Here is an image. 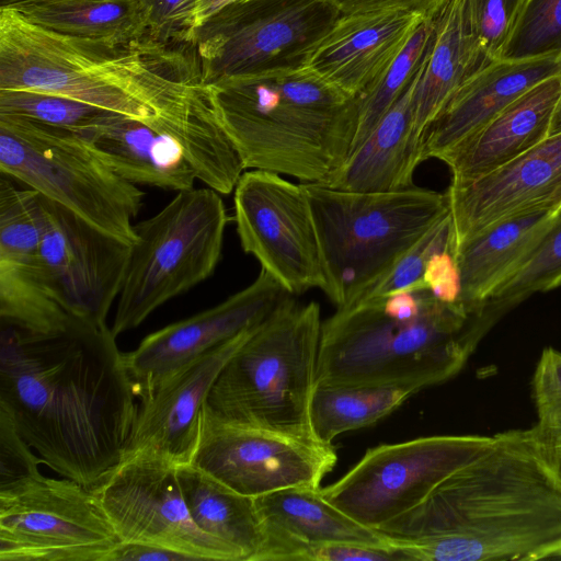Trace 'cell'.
I'll return each instance as SVG.
<instances>
[{
	"label": "cell",
	"instance_id": "6da1fadb",
	"mask_svg": "<svg viewBox=\"0 0 561 561\" xmlns=\"http://www.w3.org/2000/svg\"><path fill=\"white\" fill-rule=\"evenodd\" d=\"M0 89L55 93L139 121L173 138L219 194H230L244 171L214 115L193 44L148 33L127 42L68 36L3 8Z\"/></svg>",
	"mask_w": 561,
	"mask_h": 561
},
{
	"label": "cell",
	"instance_id": "7a4b0ae2",
	"mask_svg": "<svg viewBox=\"0 0 561 561\" xmlns=\"http://www.w3.org/2000/svg\"><path fill=\"white\" fill-rule=\"evenodd\" d=\"M116 336L76 319L34 334L1 324L0 404L44 463L88 488L123 458L138 413Z\"/></svg>",
	"mask_w": 561,
	"mask_h": 561
},
{
	"label": "cell",
	"instance_id": "3957f363",
	"mask_svg": "<svg viewBox=\"0 0 561 561\" xmlns=\"http://www.w3.org/2000/svg\"><path fill=\"white\" fill-rule=\"evenodd\" d=\"M376 530L408 560H560L561 482L534 426L501 432L421 504Z\"/></svg>",
	"mask_w": 561,
	"mask_h": 561
},
{
	"label": "cell",
	"instance_id": "277c9868",
	"mask_svg": "<svg viewBox=\"0 0 561 561\" xmlns=\"http://www.w3.org/2000/svg\"><path fill=\"white\" fill-rule=\"evenodd\" d=\"M206 90L244 170L327 185L351 154L359 99L302 62L232 77Z\"/></svg>",
	"mask_w": 561,
	"mask_h": 561
},
{
	"label": "cell",
	"instance_id": "5b68a950",
	"mask_svg": "<svg viewBox=\"0 0 561 561\" xmlns=\"http://www.w3.org/2000/svg\"><path fill=\"white\" fill-rule=\"evenodd\" d=\"M490 329L483 314L427 289L360 301L322 322L316 385L421 390L457 375Z\"/></svg>",
	"mask_w": 561,
	"mask_h": 561
},
{
	"label": "cell",
	"instance_id": "8992f818",
	"mask_svg": "<svg viewBox=\"0 0 561 561\" xmlns=\"http://www.w3.org/2000/svg\"><path fill=\"white\" fill-rule=\"evenodd\" d=\"M293 296L252 329L220 371L206 403L225 421L320 444L310 422L320 307Z\"/></svg>",
	"mask_w": 561,
	"mask_h": 561
},
{
	"label": "cell",
	"instance_id": "52a82bcc",
	"mask_svg": "<svg viewBox=\"0 0 561 561\" xmlns=\"http://www.w3.org/2000/svg\"><path fill=\"white\" fill-rule=\"evenodd\" d=\"M312 215L325 276L337 309L357 302L398 257L449 211L446 193L416 187L351 192L300 184Z\"/></svg>",
	"mask_w": 561,
	"mask_h": 561
},
{
	"label": "cell",
	"instance_id": "ba28073f",
	"mask_svg": "<svg viewBox=\"0 0 561 561\" xmlns=\"http://www.w3.org/2000/svg\"><path fill=\"white\" fill-rule=\"evenodd\" d=\"M0 171L133 245L145 193L121 178L87 138L0 113Z\"/></svg>",
	"mask_w": 561,
	"mask_h": 561
},
{
	"label": "cell",
	"instance_id": "9c48e42d",
	"mask_svg": "<svg viewBox=\"0 0 561 561\" xmlns=\"http://www.w3.org/2000/svg\"><path fill=\"white\" fill-rule=\"evenodd\" d=\"M229 221L219 193L192 188L136 224L113 334L137 328L157 308L208 278L221 257Z\"/></svg>",
	"mask_w": 561,
	"mask_h": 561
},
{
	"label": "cell",
	"instance_id": "30bf717a",
	"mask_svg": "<svg viewBox=\"0 0 561 561\" xmlns=\"http://www.w3.org/2000/svg\"><path fill=\"white\" fill-rule=\"evenodd\" d=\"M341 12L327 0H241L193 32L202 83L301 64Z\"/></svg>",
	"mask_w": 561,
	"mask_h": 561
},
{
	"label": "cell",
	"instance_id": "8fae6325",
	"mask_svg": "<svg viewBox=\"0 0 561 561\" xmlns=\"http://www.w3.org/2000/svg\"><path fill=\"white\" fill-rule=\"evenodd\" d=\"M121 542L90 488L42 473L0 493V561H105Z\"/></svg>",
	"mask_w": 561,
	"mask_h": 561
},
{
	"label": "cell",
	"instance_id": "7c38bea8",
	"mask_svg": "<svg viewBox=\"0 0 561 561\" xmlns=\"http://www.w3.org/2000/svg\"><path fill=\"white\" fill-rule=\"evenodd\" d=\"M491 436L438 435L370 448L321 496L358 523L377 529L421 504Z\"/></svg>",
	"mask_w": 561,
	"mask_h": 561
},
{
	"label": "cell",
	"instance_id": "4fadbf2b",
	"mask_svg": "<svg viewBox=\"0 0 561 561\" xmlns=\"http://www.w3.org/2000/svg\"><path fill=\"white\" fill-rule=\"evenodd\" d=\"M90 489L121 541L163 547L192 560L241 561L234 549L194 523L171 462L124 457Z\"/></svg>",
	"mask_w": 561,
	"mask_h": 561
},
{
	"label": "cell",
	"instance_id": "5bb4252c",
	"mask_svg": "<svg viewBox=\"0 0 561 561\" xmlns=\"http://www.w3.org/2000/svg\"><path fill=\"white\" fill-rule=\"evenodd\" d=\"M234 221L243 251L288 293L325 288L320 247L306 194L279 174H241L233 195Z\"/></svg>",
	"mask_w": 561,
	"mask_h": 561
},
{
	"label": "cell",
	"instance_id": "9a60e30c",
	"mask_svg": "<svg viewBox=\"0 0 561 561\" xmlns=\"http://www.w3.org/2000/svg\"><path fill=\"white\" fill-rule=\"evenodd\" d=\"M336 460L332 445L231 423L205 403L191 463L237 493L257 497L288 488L320 489Z\"/></svg>",
	"mask_w": 561,
	"mask_h": 561
},
{
	"label": "cell",
	"instance_id": "2e32d148",
	"mask_svg": "<svg viewBox=\"0 0 561 561\" xmlns=\"http://www.w3.org/2000/svg\"><path fill=\"white\" fill-rule=\"evenodd\" d=\"M42 279L73 318L105 325L118 297L131 245L39 194Z\"/></svg>",
	"mask_w": 561,
	"mask_h": 561
},
{
	"label": "cell",
	"instance_id": "e0dca14e",
	"mask_svg": "<svg viewBox=\"0 0 561 561\" xmlns=\"http://www.w3.org/2000/svg\"><path fill=\"white\" fill-rule=\"evenodd\" d=\"M291 294L261 268L255 280L213 308L171 323L124 353L139 399L206 352L261 323Z\"/></svg>",
	"mask_w": 561,
	"mask_h": 561
},
{
	"label": "cell",
	"instance_id": "ac0fdd59",
	"mask_svg": "<svg viewBox=\"0 0 561 561\" xmlns=\"http://www.w3.org/2000/svg\"><path fill=\"white\" fill-rule=\"evenodd\" d=\"M252 329L193 359L141 397L123 458L145 456L175 466L191 463L203 407L220 371Z\"/></svg>",
	"mask_w": 561,
	"mask_h": 561
},
{
	"label": "cell",
	"instance_id": "d6986e66",
	"mask_svg": "<svg viewBox=\"0 0 561 561\" xmlns=\"http://www.w3.org/2000/svg\"><path fill=\"white\" fill-rule=\"evenodd\" d=\"M454 226V249L508 217L561 206V134L549 136L518 158L445 192ZM454 252V251H453Z\"/></svg>",
	"mask_w": 561,
	"mask_h": 561
},
{
	"label": "cell",
	"instance_id": "ffe728a7",
	"mask_svg": "<svg viewBox=\"0 0 561 561\" xmlns=\"http://www.w3.org/2000/svg\"><path fill=\"white\" fill-rule=\"evenodd\" d=\"M43 214L25 193L0 201V322L34 334H51L73 321L46 289L41 272Z\"/></svg>",
	"mask_w": 561,
	"mask_h": 561
},
{
	"label": "cell",
	"instance_id": "44dd1931",
	"mask_svg": "<svg viewBox=\"0 0 561 561\" xmlns=\"http://www.w3.org/2000/svg\"><path fill=\"white\" fill-rule=\"evenodd\" d=\"M424 21L407 10L341 14L302 64L347 95L360 99L387 73Z\"/></svg>",
	"mask_w": 561,
	"mask_h": 561
},
{
	"label": "cell",
	"instance_id": "7402d4cb",
	"mask_svg": "<svg viewBox=\"0 0 561 561\" xmlns=\"http://www.w3.org/2000/svg\"><path fill=\"white\" fill-rule=\"evenodd\" d=\"M561 73L560 54L495 59L453 94L422 135L420 160L438 159L462 142L524 92Z\"/></svg>",
	"mask_w": 561,
	"mask_h": 561
},
{
	"label": "cell",
	"instance_id": "603a6c76",
	"mask_svg": "<svg viewBox=\"0 0 561 561\" xmlns=\"http://www.w3.org/2000/svg\"><path fill=\"white\" fill-rule=\"evenodd\" d=\"M561 95V73L531 87L472 136L438 159L454 185L473 182L530 150L547 137Z\"/></svg>",
	"mask_w": 561,
	"mask_h": 561
},
{
	"label": "cell",
	"instance_id": "cb8c5ba5",
	"mask_svg": "<svg viewBox=\"0 0 561 561\" xmlns=\"http://www.w3.org/2000/svg\"><path fill=\"white\" fill-rule=\"evenodd\" d=\"M427 56L400 98L332 175L328 186L351 192H391L414 186L413 173L421 160L420 144L413 134V96Z\"/></svg>",
	"mask_w": 561,
	"mask_h": 561
},
{
	"label": "cell",
	"instance_id": "d4e9b609",
	"mask_svg": "<svg viewBox=\"0 0 561 561\" xmlns=\"http://www.w3.org/2000/svg\"><path fill=\"white\" fill-rule=\"evenodd\" d=\"M557 209H538L508 217L468 238L454 249L461 280L459 304L482 314L491 294L520 266Z\"/></svg>",
	"mask_w": 561,
	"mask_h": 561
},
{
	"label": "cell",
	"instance_id": "484cf974",
	"mask_svg": "<svg viewBox=\"0 0 561 561\" xmlns=\"http://www.w3.org/2000/svg\"><path fill=\"white\" fill-rule=\"evenodd\" d=\"M82 136L121 178L135 185L178 193L194 188L198 180L182 147L139 121L117 115Z\"/></svg>",
	"mask_w": 561,
	"mask_h": 561
},
{
	"label": "cell",
	"instance_id": "4316f807",
	"mask_svg": "<svg viewBox=\"0 0 561 561\" xmlns=\"http://www.w3.org/2000/svg\"><path fill=\"white\" fill-rule=\"evenodd\" d=\"M491 61L469 27L463 0H449L434 19L433 43L413 96V134L420 148L424 130L453 94Z\"/></svg>",
	"mask_w": 561,
	"mask_h": 561
},
{
	"label": "cell",
	"instance_id": "83f0119b",
	"mask_svg": "<svg viewBox=\"0 0 561 561\" xmlns=\"http://www.w3.org/2000/svg\"><path fill=\"white\" fill-rule=\"evenodd\" d=\"M264 530L314 545L396 549L380 533L325 501L320 489L288 488L254 497Z\"/></svg>",
	"mask_w": 561,
	"mask_h": 561
},
{
	"label": "cell",
	"instance_id": "f1b7e54d",
	"mask_svg": "<svg viewBox=\"0 0 561 561\" xmlns=\"http://www.w3.org/2000/svg\"><path fill=\"white\" fill-rule=\"evenodd\" d=\"M179 482L194 523L207 535L253 561L264 540L254 497L237 493L193 463L176 466Z\"/></svg>",
	"mask_w": 561,
	"mask_h": 561
},
{
	"label": "cell",
	"instance_id": "f546056e",
	"mask_svg": "<svg viewBox=\"0 0 561 561\" xmlns=\"http://www.w3.org/2000/svg\"><path fill=\"white\" fill-rule=\"evenodd\" d=\"M10 9L68 36L127 42L148 33L138 0H36Z\"/></svg>",
	"mask_w": 561,
	"mask_h": 561
},
{
	"label": "cell",
	"instance_id": "4dcf8cb0",
	"mask_svg": "<svg viewBox=\"0 0 561 561\" xmlns=\"http://www.w3.org/2000/svg\"><path fill=\"white\" fill-rule=\"evenodd\" d=\"M420 390L408 386L334 383L316 385L310 422L318 443L376 423Z\"/></svg>",
	"mask_w": 561,
	"mask_h": 561
},
{
	"label": "cell",
	"instance_id": "1f68e13d",
	"mask_svg": "<svg viewBox=\"0 0 561 561\" xmlns=\"http://www.w3.org/2000/svg\"><path fill=\"white\" fill-rule=\"evenodd\" d=\"M561 285V206L550 226L515 273L484 304L497 319L530 295Z\"/></svg>",
	"mask_w": 561,
	"mask_h": 561
},
{
	"label": "cell",
	"instance_id": "d6a6232c",
	"mask_svg": "<svg viewBox=\"0 0 561 561\" xmlns=\"http://www.w3.org/2000/svg\"><path fill=\"white\" fill-rule=\"evenodd\" d=\"M434 37V20H425L381 80L359 99L358 123L351 153L366 139L400 98L427 56Z\"/></svg>",
	"mask_w": 561,
	"mask_h": 561
},
{
	"label": "cell",
	"instance_id": "836d02e7",
	"mask_svg": "<svg viewBox=\"0 0 561 561\" xmlns=\"http://www.w3.org/2000/svg\"><path fill=\"white\" fill-rule=\"evenodd\" d=\"M0 113L12 114L83 135L119 115L64 95L0 89Z\"/></svg>",
	"mask_w": 561,
	"mask_h": 561
},
{
	"label": "cell",
	"instance_id": "e575fe53",
	"mask_svg": "<svg viewBox=\"0 0 561 561\" xmlns=\"http://www.w3.org/2000/svg\"><path fill=\"white\" fill-rule=\"evenodd\" d=\"M442 251H454L450 211L402 253L391 267L362 294L357 302L387 298L400 291L426 289L423 282L426 263L432 255Z\"/></svg>",
	"mask_w": 561,
	"mask_h": 561
},
{
	"label": "cell",
	"instance_id": "d590c367",
	"mask_svg": "<svg viewBox=\"0 0 561 561\" xmlns=\"http://www.w3.org/2000/svg\"><path fill=\"white\" fill-rule=\"evenodd\" d=\"M561 53V0H528L500 59Z\"/></svg>",
	"mask_w": 561,
	"mask_h": 561
},
{
	"label": "cell",
	"instance_id": "8d00e7d4",
	"mask_svg": "<svg viewBox=\"0 0 561 561\" xmlns=\"http://www.w3.org/2000/svg\"><path fill=\"white\" fill-rule=\"evenodd\" d=\"M407 560L398 548L378 549L354 545H314L264 530V540L253 561Z\"/></svg>",
	"mask_w": 561,
	"mask_h": 561
},
{
	"label": "cell",
	"instance_id": "74e56055",
	"mask_svg": "<svg viewBox=\"0 0 561 561\" xmlns=\"http://www.w3.org/2000/svg\"><path fill=\"white\" fill-rule=\"evenodd\" d=\"M528 0H463L469 27L492 59L501 54Z\"/></svg>",
	"mask_w": 561,
	"mask_h": 561
},
{
	"label": "cell",
	"instance_id": "f35d334b",
	"mask_svg": "<svg viewBox=\"0 0 561 561\" xmlns=\"http://www.w3.org/2000/svg\"><path fill=\"white\" fill-rule=\"evenodd\" d=\"M19 434L8 409L0 404V493L34 479L41 471V457Z\"/></svg>",
	"mask_w": 561,
	"mask_h": 561
},
{
	"label": "cell",
	"instance_id": "ab89813d",
	"mask_svg": "<svg viewBox=\"0 0 561 561\" xmlns=\"http://www.w3.org/2000/svg\"><path fill=\"white\" fill-rule=\"evenodd\" d=\"M148 34L173 45L192 44L194 0H138Z\"/></svg>",
	"mask_w": 561,
	"mask_h": 561
},
{
	"label": "cell",
	"instance_id": "60d3db41",
	"mask_svg": "<svg viewBox=\"0 0 561 561\" xmlns=\"http://www.w3.org/2000/svg\"><path fill=\"white\" fill-rule=\"evenodd\" d=\"M538 419L561 411V352L546 347L539 357L531 381Z\"/></svg>",
	"mask_w": 561,
	"mask_h": 561
},
{
	"label": "cell",
	"instance_id": "b9f144b4",
	"mask_svg": "<svg viewBox=\"0 0 561 561\" xmlns=\"http://www.w3.org/2000/svg\"><path fill=\"white\" fill-rule=\"evenodd\" d=\"M425 288L446 304L459 302L460 273L451 251L437 252L427 261L423 274Z\"/></svg>",
	"mask_w": 561,
	"mask_h": 561
},
{
	"label": "cell",
	"instance_id": "7bdbcfd3",
	"mask_svg": "<svg viewBox=\"0 0 561 561\" xmlns=\"http://www.w3.org/2000/svg\"><path fill=\"white\" fill-rule=\"evenodd\" d=\"M341 14L378 10H407L419 13L425 20H434L449 0H327Z\"/></svg>",
	"mask_w": 561,
	"mask_h": 561
},
{
	"label": "cell",
	"instance_id": "ee69618b",
	"mask_svg": "<svg viewBox=\"0 0 561 561\" xmlns=\"http://www.w3.org/2000/svg\"><path fill=\"white\" fill-rule=\"evenodd\" d=\"M192 560L180 552L140 542L121 541L105 561H184Z\"/></svg>",
	"mask_w": 561,
	"mask_h": 561
},
{
	"label": "cell",
	"instance_id": "f6af8a7d",
	"mask_svg": "<svg viewBox=\"0 0 561 561\" xmlns=\"http://www.w3.org/2000/svg\"><path fill=\"white\" fill-rule=\"evenodd\" d=\"M534 430L550 466L561 482V411L538 419Z\"/></svg>",
	"mask_w": 561,
	"mask_h": 561
},
{
	"label": "cell",
	"instance_id": "bcb514c9",
	"mask_svg": "<svg viewBox=\"0 0 561 561\" xmlns=\"http://www.w3.org/2000/svg\"><path fill=\"white\" fill-rule=\"evenodd\" d=\"M241 0H194V30L229 4Z\"/></svg>",
	"mask_w": 561,
	"mask_h": 561
},
{
	"label": "cell",
	"instance_id": "7dc6e473",
	"mask_svg": "<svg viewBox=\"0 0 561 561\" xmlns=\"http://www.w3.org/2000/svg\"><path fill=\"white\" fill-rule=\"evenodd\" d=\"M558 134H561V95L554 107L549 128V136Z\"/></svg>",
	"mask_w": 561,
	"mask_h": 561
},
{
	"label": "cell",
	"instance_id": "c3c4849f",
	"mask_svg": "<svg viewBox=\"0 0 561 561\" xmlns=\"http://www.w3.org/2000/svg\"><path fill=\"white\" fill-rule=\"evenodd\" d=\"M31 1H36V0H0V9H3V8L10 9L16 4L31 2Z\"/></svg>",
	"mask_w": 561,
	"mask_h": 561
},
{
	"label": "cell",
	"instance_id": "681fc988",
	"mask_svg": "<svg viewBox=\"0 0 561 561\" xmlns=\"http://www.w3.org/2000/svg\"><path fill=\"white\" fill-rule=\"evenodd\" d=\"M560 60H561V53H560Z\"/></svg>",
	"mask_w": 561,
	"mask_h": 561
}]
</instances>
